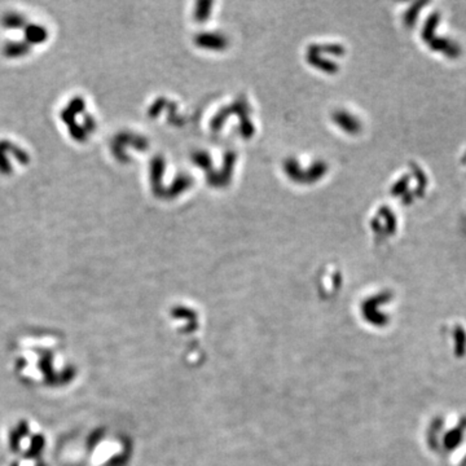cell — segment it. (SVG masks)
Returning <instances> with one entry per match:
<instances>
[{"instance_id": "cell-7", "label": "cell", "mask_w": 466, "mask_h": 466, "mask_svg": "<svg viewBox=\"0 0 466 466\" xmlns=\"http://www.w3.org/2000/svg\"><path fill=\"white\" fill-rule=\"evenodd\" d=\"M0 172L4 175L12 172L11 164H9L8 158H7V155H6V152H4L3 149H0Z\"/></svg>"}, {"instance_id": "cell-5", "label": "cell", "mask_w": 466, "mask_h": 466, "mask_svg": "<svg viewBox=\"0 0 466 466\" xmlns=\"http://www.w3.org/2000/svg\"><path fill=\"white\" fill-rule=\"evenodd\" d=\"M68 127H69V132H70L71 137H73L74 140H76V141H85V140L87 139V132H86L85 127H82V126H79V125H76V122L73 123V125L68 126Z\"/></svg>"}, {"instance_id": "cell-3", "label": "cell", "mask_w": 466, "mask_h": 466, "mask_svg": "<svg viewBox=\"0 0 466 466\" xmlns=\"http://www.w3.org/2000/svg\"><path fill=\"white\" fill-rule=\"evenodd\" d=\"M0 149H3L4 152H11L12 154H13L14 158H16L17 161L21 162V164H24V165L28 164L29 159H30V158H29L28 153L25 152V150L22 149V148L16 147V145H14L13 143L8 141V140H2V141H0Z\"/></svg>"}, {"instance_id": "cell-8", "label": "cell", "mask_w": 466, "mask_h": 466, "mask_svg": "<svg viewBox=\"0 0 466 466\" xmlns=\"http://www.w3.org/2000/svg\"><path fill=\"white\" fill-rule=\"evenodd\" d=\"M86 125H85V130H95V120L90 117V115H86Z\"/></svg>"}, {"instance_id": "cell-1", "label": "cell", "mask_w": 466, "mask_h": 466, "mask_svg": "<svg viewBox=\"0 0 466 466\" xmlns=\"http://www.w3.org/2000/svg\"><path fill=\"white\" fill-rule=\"evenodd\" d=\"M48 38V31L44 26L31 24L25 26V40L28 44H42Z\"/></svg>"}, {"instance_id": "cell-6", "label": "cell", "mask_w": 466, "mask_h": 466, "mask_svg": "<svg viewBox=\"0 0 466 466\" xmlns=\"http://www.w3.org/2000/svg\"><path fill=\"white\" fill-rule=\"evenodd\" d=\"M85 107L86 105H85V101H83V98L74 97L73 100H70V103H69L68 109H70L74 114H76V113H82L83 110H85Z\"/></svg>"}, {"instance_id": "cell-4", "label": "cell", "mask_w": 466, "mask_h": 466, "mask_svg": "<svg viewBox=\"0 0 466 466\" xmlns=\"http://www.w3.org/2000/svg\"><path fill=\"white\" fill-rule=\"evenodd\" d=\"M2 25L7 29H21L25 28L26 25V18L22 14L16 13V12H11V13H6L2 18Z\"/></svg>"}, {"instance_id": "cell-2", "label": "cell", "mask_w": 466, "mask_h": 466, "mask_svg": "<svg viewBox=\"0 0 466 466\" xmlns=\"http://www.w3.org/2000/svg\"><path fill=\"white\" fill-rule=\"evenodd\" d=\"M30 52V44L26 42H8L4 46L3 53L8 58H17L26 56Z\"/></svg>"}]
</instances>
